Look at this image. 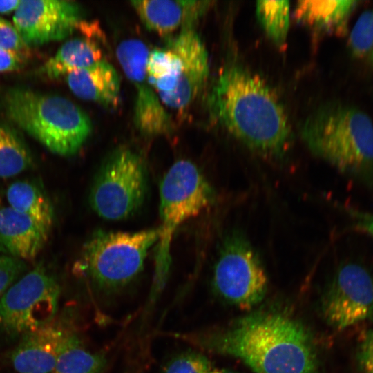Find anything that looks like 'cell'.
<instances>
[{
    "label": "cell",
    "mask_w": 373,
    "mask_h": 373,
    "mask_svg": "<svg viewBox=\"0 0 373 373\" xmlns=\"http://www.w3.org/2000/svg\"><path fill=\"white\" fill-rule=\"evenodd\" d=\"M169 336L201 350L240 359L254 373H321L311 333L281 312H256L220 329Z\"/></svg>",
    "instance_id": "obj_1"
},
{
    "label": "cell",
    "mask_w": 373,
    "mask_h": 373,
    "mask_svg": "<svg viewBox=\"0 0 373 373\" xmlns=\"http://www.w3.org/2000/svg\"><path fill=\"white\" fill-rule=\"evenodd\" d=\"M211 117L248 147L279 156L291 137L286 111L274 90L259 76L242 67L226 68L209 97Z\"/></svg>",
    "instance_id": "obj_2"
},
{
    "label": "cell",
    "mask_w": 373,
    "mask_h": 373,
    "mask_svg": "<svg viewBox=\"0 0 373 373\" xmlns=\"http://www.w3.org/2000/svg\"><path fill=\"white\" fill-rule=\"evenodd\" d=\"M301 135L314 155L344 173L373 182V121L359 108L323 105L305 120Z\"/></svg>",
    "instance_id": "obj_3"
},
{
    "label": "cell",
    "mask_w": 373,
    "mask_h": 373,
    "mask_svg": "<svg viewBox=\"0 0 373 373\" xmlns=\"http://www.w3.org/2000/svg\"><path fill=\"white\" fill-rule=\"evenodd\" d=\"M3 101L8 117L55 154L76 153L91 133L88 115L66 97L17 88Z\"/></svg>",
    "instance_id": "obj_4"
},
{
    "label": "cell",
    "mask_w": 373,
    "mask_h": 373,
    "mask_svg": "<svg viewBox=\"0 0 373 373\" xmlns=\"http://www.w3.org/2000/svg\"><path fill=\"white\" fill-rule=\"evenodd\" d=\"M161 220L155 262V275L148 307L163 289L171 265L170 247L177 229L200 213L213 199V190L198 166L188 160L175 162L160 186Z\"/></svg>",
    "instance_id": "obj_5"
},
{
    "label": "cell",
    "mask_w": 373,
    "mask_h": 373,
    "mask_svg": "<svg viewBox=\"0 0 373 373\" xmlns=\"http://www.w3.org/2000/svg\"><path fill=\"white\" fill-rule=\"evenodd\" d=\"M207 49L193 27L182 28L164 48L149 52V82L161 102L183 111L196 99L209 75Z\"/></svg>",
    "instance_id": "obj_6"
},
{
    "label": "cell",
    "mask_w": 373,
    "mask_h": 373,
    "mask_svg": "<svg viewBox=\"0 0 373 373\" xmlns=\"http://www.w3.org/2000/svg\"><path fill=\"white\" fill-rule=\"evenodd\" d=\"M159 229L135 232L99 231L84 246L77 269L100 289L113 291L133 280L142 271Z\"/></svg>",
    "instance_id": "obj_7"
},
{
    "label": "cell",
    "mask_w": 373,
    "mask_h": 373,
    "mask_svg": "<svg viewBox=\"0 0 373 373\" xmlns=\"http://www.w3.org/2000/svg\"><path fill=\"white\" fill-rule=\"evenodd\" d=\"M144 160L136 151L120 147L108 156L90 192V204L100 217L124 219L142 204L146 191Z\"/></svg>",
    "instance_id": "obj_8"
},
{
    "label": "cell",
    "mask_w": 373,
    "mask_h": 373,
    "mask_svg": "<svg viewBox=\"0 0 373 373\" xmlns=\"http://www.w3.org/2000/svg\"><path fill=\"white\" fill-rule=\"evenodd\" d=\"M59 297L55 276L38 265L0 298V331L16 338L44 325L57 315Z\"/></svg>",
    "instance_id": "obj_9"
},
{
    "label": "cell",
    "mask_w": 373,
    "mask_h": 373,
    "mask_svg": "<svg viewBox=\"0 0 373 373\" xmlns=\"http://www.w3.org/2000/svg\"><path fill=\"white\" fill-rule=\"evenodd\" d=\"M213 285L222 298L243 309L252 308L263 299L267 288L266 271L242 233L228 232L222 239Z\"/></svg>",
    "instance_id": "obj_10"
},
{
    "label": "cell",
    "mask_w": 373,
    "mask_h": 373,
    "mask_svg": "<svg viewBox=\"0 0 373 373\" xmlns=\"http://www.w3.org/2000/svg\"><path fill=\"white\" fill-rule=\"evenodd\" d=\"M321 308L327 324L337 331L373 321V273L357 262L341 265L323 295Z\"/></svg>",
    "instance_id": "obj_11"
},
{
    "label": "cell",
    "mask_w": 373,
    "mask_h": 373,
    "mask_svg": "<svg viewBox=\"0 0 373 373\" xmlns=\"http://www.w3.org/2000/svg\"><path fill=\"white\" fill-rule=\"evenodd\" d=\"M149 52L146 45L137 39H125L116 49L118 62L135 89L134 124L142 134L151 137L169 133L171 121L148 79L146 62Z\"/></svg>",
    "instance_id": "obj_12"
},
{
    "label": "cell",
    "mask_w": 373,
    "mask_h": 373,
    "mask_svg": "<svg viewBox=\"0 0 373 373\" xmlns=\"http://www.w3.org/2000/svg\"><path fill=\"white\" fill-rule=\"evenodd\" d=\"M81 7L65 0H22L13 24L26 44L39 46L68 37L83 21Z\"/></svg>",
    "instance_id": "obj_13"
},
{
    "label": "cell",
    "mask_w": 373,
    "mask_h": 373,
    "mask_svg": "<svg viewBox=\"0 0 373 373\" xmlns=\"http://www.w3.org/2000/svg\"><path fill=\"white\" fill-rule=\"evenodd\" d=\"M77 338L71 316L57 314L19 338L11 354L12 367L17 373H50L62 353Z\"/></svg>",
    "instance_id": "obj_14"
},
{
    "label": "cell",
    "mask_w": 373,
    "mask_h": 373,
    "mask_svg": "<svg viewBox=\"0 0 373 373\" xmlns=\"http://www.w3.org/2000/svg\"><path fill=\"white\" fill-rule=\"evenodd\" d=\"M131 6L142 23L160 35H168L178 28L193 27L207 10L209 1L141 0Z\"/></svg>",
    "instance_id": "obj_15"
},
{
    "label": "cell",
    "mask_w": 373,
    "mask_h": 373,
    "mask_svg": "<svg viewBox=\"0 0 373 373\" xmlns=\"http://www.w3.org/2000/svg\"><path fill=\"white\" fill-rule=\"evenodd\" d=\"M50 229L8 205L0 207V250L20 260L37 256Z\"/></svg>",
    "instance_id": "obj_16"
},
{
    "label": "cell",
    "mask_w": 373,
    "mask_h": 373,
    "mask_svg": "<svg viewBox=\"0 0 373 373\" xmlns=\"http://www.w3.org/2000/svg\"><path fill=\"white\" fill-rule=\"evenodd\" d=\"M65 77L70 90L79 98L108 107L118 104L119 76L106 59L71 72Z\"/></svg>",
    "instance_id": "obj_17"
},
{
    "label": "cell",
    "mask_w": 373,
    "mask_h": 373,
    "mask_svg": "<svg viewBox=\"0 0 373 373\" xmlns=\"http://www.w3.org/2000/svg\"><path fill=\"white\" fill-rule=\"evenodd\" d=\"M78 29L84 36L66 41L42 67V72L49 78L65 77L71 72L105 59L101 46L89 33L91 26L83 21Z\"/></svg>",
    "instance_id": "obj_18"
},
{
    "label": "cell",
    "mask_w": 373,
    "mask_h": 373,
    "mask_svg": "<svg viewBox=\"0 0 373 373\" xmlns=\"http://www.w3.org/2000/svg\"><path fill=\"white\" fill-rule=\"evenodd\" d=\"M358 1H298L294 10L298 22L321 33H345L347 23Z\"/></svg>",
    "instance_id": "obj_19"
},
{
    "label": "cell",
    "mask_w": 373,
    "mask_h": 373,
    "mask_svg": "<svg viewBox=\"0 0 373 373\" xmlns=\"http://www.w3.org/2000/svg\"><path fill=\"white\" fill-rule=\"evenodd\" d=\"M6 195L10 207L50 229L54 218L53 207L38 182L30 180H17L8 186Z\"/></svg>",
    "instance_id": "obj_20"
},
{
    "label": "cell",
    "mask_w": 373,
    "mask_h": 373,
    "mask_svg": "<svg viewBox=\"0 0 373 373\" xmlns=\"http://www.w3.org/2000/svg\"><path fill=\"white\" fill-rule=\"evenodd\" d=\"M32 158L21 135L12 127L0 123V178H8L29 169Z\"/></svg>",
    "instance_id": "obj_21"
},
{
    "label": "cell",
    "mask_w": 373,
    "mask_h": 373,
    "mask_svg": "<svg viewBox=\"0 0 373 373\" xmlns=\"http://www.w3.org/2000/svg\"><path fill=\"white\" fill-rule=\"evenodd\" d=\"M257 18L268 37L278 47L285 45L289 26L288 1H258Z\"/></svg>",
    "instance_id": "obj_22"
},
{
    "label": "cell",
    "mask_w": 373,
    "mask_h": 373,
    "mask_svg": "<svg viewBox=\"0 0 373 373\" xmlns=\"http://www.w3.org/2000/svg\"><path fill=\"white\" fill-rule=\"evenodd\" d=\"M106 363L104 354L88 350L77 338L62 353L50 373H103Z\"/></svg>",
    "instance_id": "obj_23"
},
{
    "label": "cell",
    "mask_w": 373,
    "mask_h": 373,
    "mask_svg": "<svg viewBox=\"0 0 373 373\" xmlns=\"http://www.w3.org/2000/svg\"><path fill=\"white\" fill-rule=\"evenodd\" d=\"M349 49L354 56L373 68V9L365 10L352 28Z\"/></svg>",
    "instance_id": "obj_24"
},
{
    "label": "cell",
    "mask_w": 373,
    "mask_h": 373,
    "mask_svg": "<svg viewBox=\"0 0 373 373\" xmlns=\"http://www.w3.org/2000/svg\"><path fill=\"white\" fill-rule=\"evenodd\" d=\"M213 370V365L204 355L187 351L171 358L161 373H210Z\"/></svg>",
    "instance_id": "obj_25"
},
{
    "label": "cell",
    "mask_w": 373,
    "mask_h": 373,
    "mask_svg": "<svg viewBox=\"0 0 373 373\" xmlns=\"http://www.w3.org/2000/svg\"><path fill=\"white\" fill-rule=\"evenodd\" d=\"M0 48L17 53L23 57L28 55V46L14 24L1 17Z\"/></svg>",
    "instance_id": "obj_26"
},
{
    "label": "cell",
    "mask_w": 373,
    "mask_h": 373,
    "mask_svg": "<svg viewBox=\"0 0 373 373\" xmlns=\"http://www.w3.org/2000/svg\"><path fill=\"white\" fill-rule=\"evenodd\" d=\"M355 358L359 373H373V329L362 332L358 336Z\"/></svg>",
    "instance_id": "obj_27"
},
{
    "label": "cell",
    "mask_w": 373,
    "mask_h": 373,
    "mask_svg": "<svg viewBox=\"0 0 373 373\" xmlns=\"http://www.w3.org/2000/svg\"><path fill=\"white\" fill-rule=\"evenodd\" d=\"M26 269L23 260L0 254V298Z\"/></svg>",
    "instance_id": "obj_28"
},
{
    "label": "cell",
    "mask_w": 373,
    "mask_h": 373,
    "mask_svg": "<svg viewBox=\"0 0 373 373\" xmlns=\"http://www.w3.org/2000/svg\"><path fill=\"white\" fill-rule=\"evenodd\" d=\"M347 211L352 218L354 229L368 234L373 238V213L355 209H349Z\"/></svg>",
    "instance_id": "obj_29"
},
{
    "label": "cell",
    "mask_w": 373,
    "mask_h": 373,
    "mask_svg": "<svg viewBox=\"0 0 373 373\" xmlns=\"http://www.w3.org/2000/svg\"><path fill=\"white\" fill-rule=\"evenodd\" d=\"M24 57L0 48V72L18 70L23 65Z\"/></svg>",
    "instance_id": "obj_30"
},
{
    "label": "cell",
    "mask_w": 373,
    "mask_h": 373,
    "mask_svg": "<svg viewBox=\"0 0 373 373\" xmlns=\"http://www.w3.org/2000/svg\"><path fill=\"white\" fill-rule=\"evenodd\" d=\"M19 3V0L0 1V13L7 14L15 11Z\"/></svg>",
    "instance_id": "obj_31"
},
{
    "label": "cell",
    "mask_w": 373,
    "mask_h": 373,
    "mask_svg": "<svg viewBox=\"0 0 373 373\" xmlns=\"http://www.w3.org/2000/svg\"><path fill=\"white\" fill-rule=\"evenodd\" d=\"M210 373H235V372L228 370L213 368V370Z\"/></svg>",
    "instance_id": "obj_32"
}]
</instances>
